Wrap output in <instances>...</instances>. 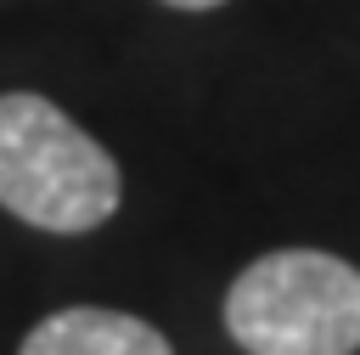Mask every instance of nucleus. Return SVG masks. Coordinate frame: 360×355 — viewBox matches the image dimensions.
Returning <instances> with one entry per match:
<instances>
[{"instance_id": "nucleus-1", "label": "nucleus", "mask_w": 360, "mask_h": 355, "mask_svg": "<svg viewBox=\"0 0 360 355\" xmlns=\"http://www.w3.org/2000/svg\"><path fill=\"white\" fill-rule=\"evenodd\" d=\"M124 175L112 152L79 130L51 96H0V208L34 231L79 237L118 214Z\"/></svg>"}, {"instance_id": "nucleus-2", "label": "nucleus", "mask_w": 360, "mask_h": 355, "mask_svg": "<svg viewBox=\"0 0 360 355\" xmlns=\"http://www.w3.org/2000/svg\"><path fill=\"white\" fill-rule=\"evenodd\" d=\"M225 332L248 355H354L360 270L321 248L259 254L225 293Z\"/></svg>"}, {"instance_id": "nucleus-3", "label": "nucleus", "mask_w": 360, "mask_h": 355, "mask_svg": "<svg viewBox=\"0 0 360 355\" xmlns=\"http://www.w3.org/2000/svg\"><path fill=\"white\" fill-rule=\"evenodd\" d=\"M17 355H174V349L152 321H141L129 310L68 304V310L34 321Z\"/></svg>"}, {"instance_id": "nucleus-4", "label": "nucleus", "mask_w": 360, "mask_h": 355, "mask_svg": "<svg viewBox=\"0 0 360 355\" xmlns=\"http://www.w3.org/2000/svg\"><path fill=\"white\" fill-rule=\"evenodd\" d=\"M163 6H174V11H208V6H225V0H163Z\"/></svg>"}]
</instances>
